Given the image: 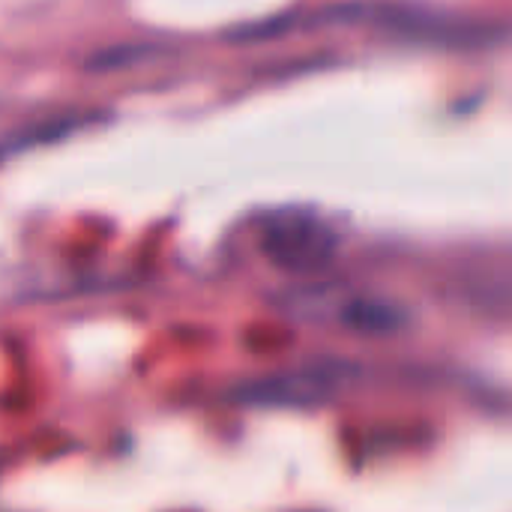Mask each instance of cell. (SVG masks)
<instances>
[{"instance_id":"cell-1","label":"cell","mask_w":512,"mask_h":512,"mask_svg":"<svg viewBox=\"0 0 512 512\" xmlns=\"http://www.w3.org/2000/svg\"><path fill=\"white\" fill-rule=\"evenodd\" d=\"M261 252L285 273H318L339 252V234L312 213H273L261 231Z\"/></svg>"},{"instance_id":"cell-2","label":"cell","mask_w":512,"mask_h":512,"mask_svg":"<svg viewBox=\"0 0 512 512\" xmlns=\"http://www.w3.org/2000/svg\"><path fill=\"white\" fill-rule=\"evenodd\" d=\"M375 27H384L396 36L420 39V42H441V45H477L486 42L492 30L483 24L423 9V6H378V9H363Z\"/></svg>"},{"instance_id":"cell-3","label":"cell","mask_w":512,"mask_h":512,"mask_svg":"<svg viewBox=\"0 0 512 512\" xmlns=\"http://www.w3.org/2000/svg\"><path fill=\"white\" fill-rule=\"evenodd\" d=\"M342 384V375L330 369H300L288 375L261 378L252 384H243L237 390L240 402L249 405H273V408H306L330 399Z\"/></svg>"},{"instance_id":"cell-4","label":"cell","mask_w":512,"mask_h":512,"mask_svg":"<svg viewBox=\"0 0 512 512\" xmlns=\"http://www.w3.org/2000/svg\"><path fill=\"white\" fill-rule=\"evenodd\" d=\"M342 318L348 321V327H354L360 333H393L402 327L405 312L384 300H354Z\"/></svg>"}]
</instances>
